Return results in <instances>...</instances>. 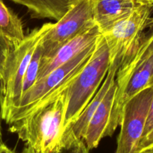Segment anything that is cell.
<instances>
[{
    "label": "cell",
    "mask_w": 153,
    "mask_h": 153,
    "mask_svg": "<svg viewBox=\"0 0 153 153\" xmlns=\"http://www.w3.org/2000/svg\"><path fill=\"white\" fill-rule=\"evenodd\" d=\"M67 88L8 125L9 131L17 134L34 153H50L75 140L68 141L65 136Z\"/></svg>",
    "instance_id": "cell-1"
},
{
    "label": "cell",
    "mask_w": 153,
    "mask_h": 153,
    "mask_svg": "<svg viewBox=\"0 0 153 153\" xmlns=\"http://www.w3.org/2000/svg\"><path fill=\"white\" fill-rule=\"evenodd\" d=\"M110 65L107 43L103 34L96 43L91 58L67 88L65 136L68 141L76 138L70 128L103 83Z\"/></svg>",
    "instance_id": "cell-2"
},
{
    "label": "cell",
    "mask_w": 153,
    "mask_h": 153,
    "mask_svg": "<svg viewBox=\"0 0 153 153\" xmlns=\"http://www.w3.org/2000/svg\"><path fill=\"white\" fill-rule=\"evenodd\" d=\"M52 25V22H48L32 30L12 49L0 79V117L2 120L5 121L19 105L28 64L36 47Z\"/></svg>",
    "instance_id": "cell-3"
},
{
    "label": "cell",
    "mask_w": 153,
    "mask_h": 153,
    "mask_svg": "<svg viewBox=\"0 0 153 153\" xmlns=\"http://www.w3.org/2000/svg\"><path fill=\"white\" fill-rule=\"evenodd\" d=\"M95 45L86 48L68 62L38 80L22 94L18 106L10 111L4 122L10 125L20 120L50 97L64 91L88 62Z\"/></svg>",
    "instance_id": "cell-4"
},
{
    "label": "cell",
    "mask_w": 153,
    "mask_h": 153,
    "mask_svg": "<svg viewBox=\"0 0 153 153\" xmlns=\"http://www.w3.org/2000/svg\"><path fill=\"white\" fill-rule=\"evenodd\" d=\"M93 0H79L56 22L52 23L40 42L41 61L53 54L71 39L94 26Z\"/></svg>",
    "instance_id": "cell-5"
},
{
    "label": "cell",
    "mask_w": 153,
    "mask_h": 153,
    "mask_svg": "<svg viewBox=\"0 0 153 153\" xmlns=\"http://www.w3.org/2000/svg\"><path fill=\"white\" fill-rule=\"evenodd\" d=\"M153 5L140 4L127 17L118 21L104 34L110 52V58H117L122 64L136 48L142 31L153 22Z\"/></svg>",
    "instance_id": "cell-6"
},
{
    "label": "cell",
    "mask_w": 153,
    "mask_h": 153,
    "mask_svg": "<svg viewBox=\"0 0 153 153\" xmlns=\"http://www.w3.org/2000/svg\"><path fill=\"white\" fill-rule=\"evenodd\" d=\"M116 81L117 90L111 118L112 133L121 123L124 105L142 90L153 86V53L134 66L120 65Z\"/></svg>",
    "instance_id": "cell-7"
},
{
    "label": "cell",
    "mask_w": 153,
    "mask_h": 153,
    "mask_svg": "<svg viewBox=\"0 0 153 153\" xmlns=\"http://www.w3.org/2000/svg\"><path fill=\"white\" fill-rule=\"evenodd\" d=\"M152 97L153 86H151L138 93L124 105L115 153L138 152Z\"/></svg>",
    "instance_id": "cell-8"
},
{
    "label": "cell",
    "mask_w": 153,
    "mask_h": 153,
    "mask_svg": "<svg viewBox=\"0 0 153 153\" xmlns=\"http://www.w3.org/2000/svg\"><path fill=\"white\" fill-rule=\"evenodd\" d=\"M116 90V81L115 80L87 126L82 140L86 145L88 150L97 147L102 139L113 134L111 131V118Z\"/></svg>",
    "instance_id": "cell-9"
},
{
    "label": "cell",
    "mask_w": 153,
    "mask_h": 153,
    "mask_svg": "<svg viewBox=\"0 0 153 153\" xmlns=\"http://www.w3.org/2000/svg\"><path fill=\"white\" fill-rule=\"evenodd\" d=\"M100 35L95 25L64 43L50 58L40 62L37 81L73 59L84 49L95 44Z\"/></svg>",
    "instance_id": "cell-10"
},
{
    "label": "cell",
    "mask_w": 153,
    "mask_h": 153,
    "mask_svg": "<svg viewBox=\"0 0 153 153\" xmlns=\"http://www.w3.org/2000/svg\"><path fill=\"white\" fill-rule=\"evenodd\" d=\"M137 4L134 0H93V19L100 34L127 17Z\"/></svg>",
    "instance_id": "cell-11"
},
{
    "label": "cell",
    "mask_w": 153,
    "mask_h": 153,
    "mask_svg": "<svg viewBox=\"0 0 153 153\" xmlns=\"http://www.w3.org/2000/svg\"><path fill=\"white\" fill-rule=\"evenodd\" d=\"M122 64L121 61L117 58H110V65L108 70L107 74L100 85V88L91 101L88 102L86 107L84 108L77 119L75 120L70 128V133L74 135L77 139L82 140V136L85 133L86 127L92 117L93 114L101 101L103 100L105 94L108 91L112 84L115 82L116 78V73Z\"/></svg>",
    "instance_id": "cell-12"
},
{
    "label": "cell",
    "mask_w": 153,
    "mask_h": 153,
    "mask_svg": "<svg viewBox=\"0 0 153 153\" xmlns=\"http://www.w3.org/2000/svg\"><path fill=\"white\" fill-rule=\"evenodd\" d=\"M28 9L33 17L58 20L79 0H10Z\"/></svg>",
    "instance_id": "cell-13"
},
{
    "label": "cell",
    "mask_w": 153,
    "mask_h": 153,
    "mask_svg": "<svg viewBox=\"0 0 153 153\" xmlns=\"http://www.w3.org/2000/svg\"><path fill=\"white\" fill-rule=\"evenodd\" d=\"M0 34L7 37L14 46L24 37L23 25L19 17L0 0Z\"/></svg>",
    "instance_id": "cell-14"
},
{
    "label": "cell",
    "mask_w": 153,
    "mask_h": 153,
    "mask_svg": "<svg viewBox=\"0 0 153 153\" xmlns=\"http://www.w3.org/2000/svg\"><path fill=\"white\" fill-rule=\"evenodd\" d=\"M153 53V26L148 34L141 37L139 43L130 55L125 58L124 62L129 66H134L148 55Z\"/></svg>",
    "instance_id": "cell-15"
},
{
    "label": "cell",
    "mask_w": 153,
    "mask_h": 153,
    "mask_svg": "<svg viewBox=\"0 0 153 153\" xmlns=\"http://www.w3.org/2000/svg\"><path fill=\"white\" fill-rule=\"evenodd\" d=\"M42 59V49L40 46V43L36 47L35 51L32 55L31 61L27 68L25 77L23 80V86H22V94L29 89L34 85L38 79L39 68H40V62Z\"/></svg>",
    "instance_id": "cell-16"
},
{
    "label": "cell",
    "mask_w": 153,
    "mask_h": 153,
    "mask_svg": "<svg viewBox=\"0 0 153 153\" xmlns=\"http://www.w3.org/2000/svg\"><path fill=\"white\" fill-rule=\"evenodd\" d=\"M153 147V97L150 104L148 116L146 121L145 128L141 137L138 148V152L141 153L144 151Z\"/></svg>",
    "instance_id": "cell-17"
},
{
    "label": "cell",
    "mask_w": 153,
    "mask_h": 153,
    "mask_svg": "<svg viewBox=\"0 0 153 153\" xmlns=\"http://www.w3.org/2000/svg\"><path fill=\"white\" fill-rule=\"evenodd\" d=\"M89 150L82 140L76 139L68 146L58 148L50 153H88ZM22 153H34L30 149L25 146Z\"/></svg>",
    "instance_id": "cell-18"
},
{
    "label": "cell",
    "mask_w": 153,
    "mask_h": 153,
    "mask_svg": "<svg viewBox=\"0 0 153 153\" xmlns=\"http://www.w3.org/2000/svg\"><path fill=\"white\" fill-rule=\"evenodd\" d=\"M14 46L7 37L0 34V79L2 76L8 58Z\"/></svg>",
    "instance_id": "cell-19"
},
{
    "label": "cell",
    "mask_w": 153,
    "mask_h": 153,
    "mask_svg": "<svg viewBox=\"0 0 153 153\" xmlns=\"http://www.w3.org/2000/svg\"><path fill=\"white\" fill-rule=\"evenodd\" d=\"M0 153H16L14 150L6 146L2 140V137H0Z\"/></svg>",
    "instance_id": "cell-20"
},
{
    "label": "cell",
    "mask_w": 153,
    "mask_h": 153,
    "mask_svg": "<svg viewBox=\"0 0 153 153\" xmlns=\"http://www.w3.org/2000/svg\"><path fill=\"white\" fill-rule=\"evenodd\" d=\"M136 2L140 4H152L153 5V0H134Z\"/></svg>",
    "instance_id": "cell-21"
},
{
    "label": "cell",
    "mask_w": 153,
    "mask_h": 153,
    "mask_svg": "<svg viewBox=\"0 0 153 153\" xmlns=\"http://www.w3.org/2000/svg\"><path fill=\"white\" fill-rule=\"evenodd\" d=\"M141 153H153V147L151 148V149H147V150L144 151V152H142Z\"/></svg>",
    "instance_id": "cell-22"
},
{
    "label": "cell",
    "mask_w": 153,
    "mask_h": 153,
    "mask_svg": "<svg viewBox=\"0 0 153 153\" xmlns=\"http://www.w3.org/2000/svg\"><path fill=\"white\" fill-rule=\"evenodd\" d=\"M1 117H0V137H2V123H1Z\"/></svg>",
    "instance_id": "cell-23"
}]
</instances>
